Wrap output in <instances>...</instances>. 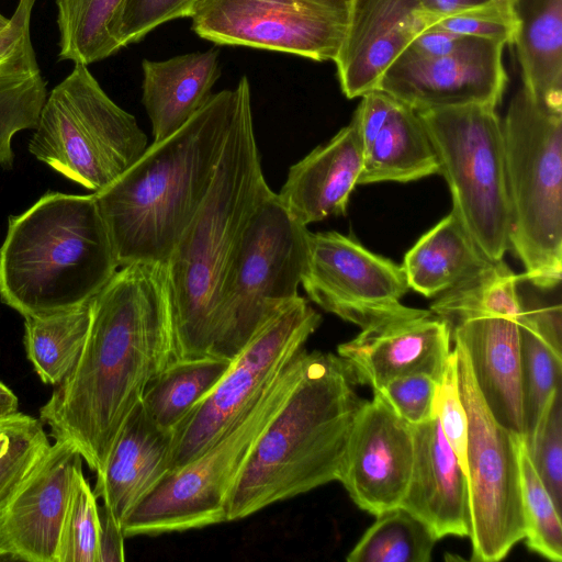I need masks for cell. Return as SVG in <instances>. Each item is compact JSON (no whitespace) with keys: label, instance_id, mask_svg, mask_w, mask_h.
Wrapping results in <instances>:
<instances>
[{"label":"cell","instance_id":"6da1fadb","mask_svg":"<svg viewBox=\"0 0 562 562\" xmlns=\"http://www.w3.org/2000/svg\"><path fill=\"white\" fill-rule=\"evenodd\" d=\"M176 311L167 265L120 267L93 296L82 350L40 419L97 474L147 384L175 356Z\"/></svg>","mask_w":562,"mask_h":562},{"label":"cell","instance_id":"7a4b0ae2","mask_svg":"<svg viewBox=\"0 0 562 562\" xmlns=\"http://www.w3.org/2000/svg\"><path fill=\"white\" fill-rule=\"evenodd\" d=\"M243 82L244 76L234 89L212 94L182 127L93 193L120 267L167 262L213 181Z\"/></svg>","mask_w":562,"mask_h":562},{"label":"cell","instance_id":"3957f363","mask_svg":"<svg viewBox=\"0 0 562 562\" xmlns=\"http://www.w3.org/2000/svg\"><path fill=\"white\" fill-rule=\"evenodd\" d=\"M272 193L262 172L250 85L244 76L213 181L166 262L176 311L173 359L212 356L221 286L251 217Z\"/></svg>","mask_w":562,"mask_h":562},{"label":"cell","instance_id":"277c9868","mask_svg":"<svg viewBox=\"0 0 562 562\" xmlns=\"http://www.w3.org/2000/svg\"><path fill=\"white\" fill-rule=\"evenodd\" d=\"M355 385L338 356L306 352L297 383L228 495L226 521L338 481L353 422L366 401Z\"/></svg>","mask_w":562,"mask_h":562},{"label":"cell","instance_id":"5b68a950","mask_svg":"<svg viewBox=\"0 0 562 562\" xmlns=\"http://www.w3.org/2000/svg\"><path fill=\"white\" fill-rule=\"evenodd\" d=\"M120 268L94 194L47 192L8 218L0 299L23 317L91 300Z\"/></svg>","mask_w":562,"mask_h":562},{"label":"cell","instance_id":"8992f818","mask_svg":"<svg viewBox=\"0 0 562 562\" xmlns=\"http://www.w3.org/2000/svg\"><path fill=\"white\" fill-rule=\"evenodd\" d=\"M503 123L509 201V248L521 279L552 291L562 279V113L521 87Z\"/></svg>","mask_w":562,"mask_h":562},{"label":"cell","instance_id":"52a82bcc","mask_svg":"<svg viewBox=\"0 0 562 562\" xmlns=\"http://www.w3.org/2000/svg\"><path fill=\"white\" fill-rule=\"evenodd\" d=\"M306 352L301 350L210 447L159 481L121 521L124 537L184 531L226 521L228 495L261 434L297 383Z\"/></svg>","mask_w":562,"mask_h":562},{"label":"cell","instance_id":"ba28073f","mask_svg":"<svg viewBox=\"0 0 562 562\" xmlns=\"http://www.w3.org/2000/svg\"><path fill=\"white\" fill-rule=\"evenodd\" d=\"M147 147L135 116L105 93L83 64H75L49 92L29 142L37 160L93 193L120 178Z\"/></svg>","mask_w":562,"mask_h":562},{"label":"cell","instance_id":"9c48e42d","mask_svg":"<svg viewBox=\"0 0 562 562\" xmlns=\"http://www.w3.org/2000/svg\"><path fill=\"white\" fill-rule=\"evenodd\" d=\"M306 226L276 192L251 217L221 286L213 357L233 360L256 333L299 293L307 256Z\"/></svg>","mask_w":562,"mask_h":562},{"label":"cell","instance_id":"30bf717a","mask_svg":"<svg viewBox=\"0 0 562 562\" xmlns=\"http://www.w3.org/2000/svg\"><path fill=\"white\" fill-rule=\"evenodd\" d=\"M417 112L450 188L451 212L488 260H502L509 248V201L503 123L495 108Z\"/></svg>","mask_w":562,"mask_h":562},{"label":"cell","instance_id":"8fae6325","mask_svg":"<svg viewBox=\"0 0 562 562\" xmlns=\"http://www.w3.org/2000/svg\"><path fill=\"white\" fill-rule=\"evenodd\" d=\"M452 342L469 422L467 479L471 560L497 562L525 537L518 450L521 436L495 419L477 387L464 346L458 339Z\"/></svg>","mask_w":562,"mask_h":562},{"label":"cell","instance_id":"7c38bea8","mask_svg":"<svg viewBox=\"0 0 562 562\" xmlns=\"http://www.w3.org/2000/svg\"><path fill=\"white\" fill-rule=\"evenodd\" d=\"M321 322L322 316L300 295L267 322L175 428L169 471L192 461L224 434L304 349Z\"/></svg>","mask_w":562,"mask_h":562},{"label":"cell","instance_id":"4fadbf2b","mask_svg":"<svg viewBox=\"0 0 562 562\" xmlns=\"http://www.w3.org/2000/svg\"><path fill=\"white\" fill-rule=\"evenodd\" d=\"M349 0H198L192 30L220 45L335 59Z\"/></svg>","mask_w":562,"mask_h":562},{"label":"cell","instance_id":"5bb4252c","mask_svg":"<svg viewBox=\"0 0 562 562\" xmlns=\"http://www.w3.org/2000/svg\"><path fill=\"white\" fill-rule=\"evenodd\" d=\"M301 284L319 307L361 329L420 311L401 303L409 289L401 266L334 231H308Z\"/></svg>","mask_w":562,"mask_h":562},{"label":"cell","instance_id":"9a60e30c","mask_svg":"<svg viewBox=\"0 0 562 562\" xmlns=\"http://www.w3.org/2000/svg\"><path fill=\"white\" fill-rule=\"evenodd\" d=\"M505 44L465 36L451 53L422 58L403 52L385 70L379 88L416 111L483 104L496 108L507 74Z\"/></svg>","mask_w":562,"mask_h":562},{"label":"cell","instance_id":"2e32d148","mask_svg":"<svg viewBox=\"0 0 562 562\" xmlns=\"http://www.w3.org/2000/svg\"><path fill=\"white\" fill-rule=\"evenodd\" d=\"M413 461L412 425L373 391L353 422L338 481L360 509L376 516L401 505Z\"/></svg>","mask_w":562,"mask_h":562},{"label":"cell","instance_id":"e0dca14e","mask_svg":"<svg viewBox=\"0 0 562 562\" xmlns=\"http://www.w3.org/2000/svg\"><path fill=\"white\" fill-rule=\"evenodd\" d=\"M82 457L55 440L0 512V560L58 562L60 535Z\"/></svg>","mask_w":562,"mask_h":562},{"label":"cell","instance_id":"ac0fdd59","mask_svg":"<svg viewBox=\"0 0 562 562\" xmlns=\"http://www.w3.org/2000/svg\"><path fill=\"white\" fill-rule=\"evenodd\" d=\"M448 324L430 311L393 318L361 329L337 348L356 384L379 390L387 381L414 373L440 379L451 353Z\"/></svg>","mask_w":562,"mask_h":562},{"label":"cell","instance_id":"d6986e66","mask_svg":"<svg viewBox=\"0 0 562 562\" xmlns=\"http://www.w3.org/2000/svg\"><path fill=\"white\" fill-rule=\"evenodd\" d=\"M428 29L417 0H349L345 34L334 59L348 99L378 89L408 44Z\"/></svg>","mask_w":562,"mask_h":562},{"label":"cell","instance_id":"ffe728a7","mask_svg":"<svg viewBox=\"0 0 562 562\" xmlns=\"http://www.w3.org/2000/svg\"><path fill=\"white\" fill-rule=\"evenodd\" d=\"M363 148L358 184L409 182L439 173L437 154L418 112L381 89L355 111Z\"/></svg>","mask_w":562,"mask_h":562},{"label":"cell","instance_id":"44dd1931","mask_svg":"<svg viewBox=\"0 0 562 562\" xmlns=\"http://www.w3.org/2000/svg\"><path fill=\"white\" fill-rule=\"evenodd\" d=\"M414 461L400 506L423 521L437 540L469 537L467 474L447 442L436 415L412 426Z\"/></svg>","mask_w":562,"mask_h":562},{"label":"cell","instance_id":"7402d4cb","mask_svg":"<svg viewBox=\"0 0 562 562\" xmlns=\"http://www.w3.org/2000/svg\"><path fill=\"white\" fill-rule=\"evenodd\" d=\"M518 316L475 314L448 324L464 346L477 387L495 419L524 437Z\"/></svg>","mask_w":562,"mask_h":562},{"label":"cell","instance_id":"603a6c76","mask_svg":"<svg viewBox=\"0 0 562 562\" xmlns=\"http://www.w3.org/2000/svg\"><path fill=\"white\" fill-rule=\"evenodd\" d=\"M362 166V142L353 114L330 140L290 167L278 199L290 216L304 226L344 215Z\"/></svg>","mask_w":562,"mask_h":562},{"label":"cell","instance_id":"cb8c5ba5","mask_svg":"<svg viewBox=\"0 0 562 562\" xmlns=\"http://www.w3.org/2000/svg\"><path fill=\"white\" fill-rule=\"evenodd\" d=\"M173 431L159 427L139 402L122 425L93 493L121 522L169 472Z\"/></svg>","mask_w":562,"mask_h":562},{"label":"cell","instance_id":"d4e9b609","mask_svg":"<svg viewBox=\"0 0 562 562\" xmlns=\"http://www.w3.org/2000/svg\"><path fill=\"white\" fill-rule=\"evenodd\" d=\"M36 0H18L5 27L0 30V167L13 168V136L35 130L47 98L31 40V16Z\"/></svg>","mask_w":562,"mask_h":562},{"label":"cell","instance_id":"484cf974","mask_svg":"<svg viewBox=\"0 0 562 562\" xmlns=\"http://www.w3.org/2000/svg\"><path fill=\"white\" fill-rule=\"evenodd\" d=\"M142 102L153 143L182 127L212 97L221 76L218 49L193 52L165 60L143 59Z\"/></svg>","mask_w":562,"mask_h":562},{"label":"cell","instance_id":"4316f807","mask_svg":"<svg viewBox=\"0 0 562 562\" xmlns=\"http://www.w3.org/2000/svg\"><path fill=\"white\" fill-rule=\"evenodd\" d=\"M514 10L522 87L539 104L562 113V0H514Z\"/></svg>","mask_w":562,"mask_h":562},{"label":"cell","instance_id":"83f0119b","mask_svg":"<svg viewBox=\"0 0 562 562\" xmlns=\"http://www.w3.org/2000/svg\"><path fill=\"white\" fill-rule=\"evenodd\" d=\"M491 262L450 212L416 241L401 267L409 288L426 297H436Z\"/></svg>","mask_w":562,"mask_h":562},{"label":"cell","instance_id":"f1b7e54d","mask_svg":"<svg viewBox=\"0 0 562 562\" xmlns=\"http://www.w3.org/2000/svg\"><path fill=\"white\" fill-rule=\"evenodd\" d=\"M92 299L69 308L24 317L26 357L42 382L59 384L76 363L88 336Z\"/></svg>","mask_w":562,"mask_h":562},{"label":"cell","instance_id":"f546056e","mask_svg":"<svg viewBox=\"0 0 562 562\" xmlns=\"http://www.w3.org/2000/svg\"><path fill=\"white\" fill-rule=\"evenodd\" d=\"M232 360L206 356L171 360L147 384L140 403L161 428L175 430L231 367Z\"/></svg>","mask_w":562,"mask_h":562},{"label":"cell","instance_id":"4dcf8cb0","mask_svg":"<svg viewBox=\"0 0 562 562\" xmlns=\"http://www.w3.org/2000/svg\"><path fill=\"white\" fill-rule=\"evenodd\" d=\"M519 331L525 438L550 394L561 385L562 330L521 311Z\"/></svg>","mask_w":562,"mask_h":562},{"label":"cell","instance_id":"1f68e13d","mask_svg":"<svg viewBox=\"0 0 562 562\" xmlns=\"http://www.w3.org/2000/svg\"><path fill=\"white\" fill-rule=\"evenodd\" d=\"M122 3L123 0H56L58 58L88 66L120 50L112 26Z\"/></svg>","mask_w":562,"mask_h":562},{"label":"cell","instance_id":"d6a6232c","mask_svg":"<svg viewBox=\"0 0 562 562\" xmlns=\"http://www.w3.org/2000/svg\"><path fill=\"white\" fill-rule=\"evenodd\" d=\"M519 276L502 260L492 261L474 277L435 297L430 312L450 324L475 314L520 317Z\"/></svg>","mask_w":562,"mask_h":562},{"label":"cell","instance_id":"836d02e7","mask_svg":"<svg viewBox=\"0 0 562 562\" xmlns=\"http://www.w3.org/2000/svg\"><path fill=\"white\" fill-rule=\"evenodd\" d=\"M347 555L349 562H428L437 539L402 506L375 516Z\"/></svg>","mask_w":562,"mask_h":562},{"label":"cell","instance_id":"e575fe53","mask_svg":"<svg viewBox=\"0 0 562 562\" xmlns=\"http://www.w3.org/2000/svg\"><path fill=\"white\" fill-rule=\"evenodd\" d=\"M520 497L528 549L553 562L562 560L561 509L543 484L519 439Z\"/></svg>","mask_w":562,"mask_h":562},{"label":"cell","instance_id":"d590c367","mask_svg":"<svg viewBox=\"0 0 562 562\" xmlns=\"http://www.w3.org/2000/svg\"><path fill=\"white\" fill-rule=\"evenodd\" d=\"M50 446L43 423L20 412L0 419V512Z\"/></svg>","mask_w":562,"mask_h":562},{"label":"cell","instance_id":"8d00e7d4","mask_svg":"<svg viewBox=\"0 0 562 562\" xmlns=\"http://www.w3.org/2000/svg\"><path fill=\"white\" fill-rule=\"evenodd\" d=\"M529 459L561 509L562 501V391L548 397L531 432L524 438Z\"/></svg>","mask_w":562,"mask_h":562},{"label":"cell","instance_id":"74e56055","mask_svg":"<svg viewBox=\"0 0 562 562\" xmlns=\"http://www.w3.org/2000/svg\"><path fill=\"white\" fill-rule=\"evenodd\" d=\"M100 518L97 497L81 471L65 517L58 562H97Z\"/></svg>","mask_w":562,"mask_h":562},{"label":"cell","instance_id":"f35d334b","mask_svg":"<svg viewBox=\"0 0 562 562\" xmlns=\"http://www.w3.org/2000/svg\"><path fill=\"white\" fill-rule=\"evenodd\" d=\"M198 0H123L112 26L121 49L139 42L157 26L179 18H191Z\"/></svg>","mask_w":562,"mask_h":562},{"label":"cell","instance_id":"ab89813d","mask_svg":"<svg viewBox=\"0 0 562 562\" xmlns=\"http://www.w3.org/2000/svg\"><path fill=\"white\" fill-rule=\"evenodd\" d=\"M431 27L442 29L462 36L514 44L518 19L514 4L490 0L461 12L436 19Z\"/></svg>","mask_w":562,"mask_h":562},{"label":"cell","instance_id":"60d3db41","mask_svg":"<svg viewBox=\"0 0 562 562\" xmlns=\"http://www.w3.org/2000/svg\"><path fill=\"white\" fill-rule=\"evenodd\" d=\"M434 414L441 431L467 474L468 414L460 392L457 352L452 348L438 380Z\"/></svg>","mask_w":562,"mask_h":562},{"label":"cell","instance_id":"b9f144b4","mask_svg":"<svg viewBox=\"0 0 562 562\" xmlns=\"http://www.w3.org/2000/svg\"><path fill=\"white\" fill-rule=\"evenodd\" d=\"M438 381L424 373L406 374L387 381L375 390L409 425H418L434 416Z\"/></svg>","mask_w":562,"mask_h":562},{"label":"cell","instance_id":"7bdbcfd3","mask_svg":"<svg viewBox=\"0 0 562 562\" xmlns=\"http://www.w3.org/2000/svg\"><path fill=\"white\" fill-rule=\"evenodd\" d=\"M100 529L97 562H122L124 555V533L121 522L103 505L99 508Z\"/></svg>","mask_w":562,"mask_h":562},{"label":"cell","instance_id":"ee69618b","mask_svg":"<svg viewBox=\"0 0 562 562\" xmlns=\"http://www.w3.org/2000/svg\"><path fill=\"white\" fill-rule=\"evenodd\" d=\"M464 37L442 29L431 27L418 34L403 52L422 58L438 57L454 50Z\"/></svg>","mask_w":562,"mask_h":562},{"label":"cell","instance_id":"f6af8a7d","mask_svg":"<svg viewBox=\"0 0 562 562\" xmlns=\"http://www.w3.org/2000/svg\"><path fill=\"white\" fill-rule=\"evenodd\" d=\"M428 15V29L436 19L483 4L490 0H417ZM427 29V30H428Z\"/></svg>","mask_w":562,"mask_h":562},{"label":"cell","instance_id":"bcb514c9","mask_svg":"<svg viewBox=\"0 0 562 562\" xmlns=\"http://www.w3.org/2000/svg\"><path fill=\"white\" fill-rule=\"evenodd\" d=\"M18 409V396L0 381V419L14 415Z\"/></svg>","mask_w":562,"mask_h":562},{"label":"cell","instance_id":"7dc6e473","mask_svg":"<svg viewBox=\"0 0 562 562\" xmlns=\"http://www.w3.org/2000/svg\"><path fill=\"white\" fill-rule=\"evenodd\" d=\"M10 21V18H5L4 15H2L0 13V30H2L3 27H5L8 25Z\"/></svg>","mask_w":562,"mask_h":562},{"label":"cell","instance_id":"c3c4849f","mask_svg":"<svg viewBox=\"0 0 562 562\" xmlns=\"http://www.w3.org/2000/svg\"><path fill=\"white\" fill-rule=\"evenodd\" d=\"M495 1L514 4V0H495Z\"/></svg>","mask_w":562,"mask_h":562}]
</instances>
